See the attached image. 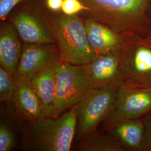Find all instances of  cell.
Wrapping results in <instances>:
<instances>
[{"label": "cell", "mask_w": 151, "mask_h": 151, "mask_svg": "<svg viewBox=\"0 0 151 151\" xmlns=\"http://www.w3.org/2000/svg\"><path fill=\"white\" fill-rule=\"evenodd\" d=\"M90 89L82 65L60 61L56 71L52 118L60 116L65 110L77 105Z\"/></svg>", "instance_id": "6"}, {"label": "cell", "mask_w": 151, "mask_h": 151, "mask_svg": "<svg viewBox=\"0 0 151 151\" xmlns=\"http://www.w3.org/2000/svg\"><path fill=\"white\" fill-rule=\"evenodd\" d=\"M63 0H47V6L53 11L60 10L62 8Z\"/></svg>", "instance_id": "22"}, {"label": "cell", "mask_w": 151, "mask_h": 151, "mask_svg": "<svg viewBox=\"0 0 151 151\" xmlns=\"http://www.w3.org/2000/svg\"><path fill=\"white\" fill-rule=\"evenodd\" d=\"M77 124V105L57 118L29 123L23 132L20 148L24 151H70Z\"/></svg>", "instance_id": "2"}, {"label": "cell", "mask_w": 151, "mask_h": 151, "mask_svg": "<svg viewBox=\"0 0 151 151\" xmlns=\"http://www.w3.org/2000/svg\"><path fill=\"white\" fill-rule=\"evenodd\" d=\"M151 113V88L120 85L109 117L143 118Z\"/></svg>", "instance_id": "7"}, {"label": "cell", "mask_w": 151, "mask_h": 151, "mask_svg": "<svg viewBox=\"0 0 151 151\" xmlns=\"http://www.w3.org/2000/svg\"><path fill=\"white\" fill-rule=\"evenodd\" d=\"M120 86L117 81L105 87L90 88L77 104V139L80 141L97 129L113 109L116 93Z\"/></svg>", "instance_id": "4"}, {"label": "cell", "mask_w": 151, "mask_h": 151, "mask_svg": "<svg viewBox=\"0 0 151 151\" xmlns=\"http://www.w3.org/2000/svg\"><path fill=\"white\" fill-rule=\"evenodd\" d=\"M143 38L147 43L151 45V29L146 35L143 37Z\"/></svg>", "instance_id": "23"}, {"label": "cell", "mask_w": 151, "mask_h": 151, "mask_svg": "<svg viewBox=\"0 0 151 151\" xmlns=\"http://www.w3.org/2000/svg\"><path fill=\"white\" fill-rule=\"evenodd\" d=\"M123 50L99 55L90 62L82 65L90 88H103L120 82Z\"/></svg>", "instance_id": "8"}, {"label": "cell", "mask_w": 151, "mask_h": 151, "mask_svg": "<svg viewBox=\"0 0 151 151\" xmlns=\"http://www.w3.org/2000/svg\"><path fill=\"white\" fill-rule=\"evenodd\" d=\"M22 0H0V18L4 19L13 8Z\"/></svg>", "instance_id": "21"}, {"label": "cell", "mask_w": 151, "mask_h": 151, "mask_svg": "<svg viewBox=\"0 0 151 151\" xmlns=\"http://www.w3.org/2000/svg\"><path fill=\"white\" fill-rule=\"evenodd\" d=\"M14 25L6 24L1 27L0 65L14 75L19 63L22 53L21 42Z\"/></svg>", "instance_id": "14"}, {"label": "cell", "mask_w": 151, "mask_h": 151, "mask_svg": "<svg viewBox=\"0 0 151 151\" xmlns=\"http://www.w3.org/2000/svg\"><path fill=\"white\" fill-rule=\"evenodd\" d=\"M145 133L142 151H151V113L144 117Z\"/></svg>", "instance_id": "20"}, {"label": "cell", "mask_w": 151, "mask_h": 151, "mask_svg": "<svg viewBox=\"0 0 151 151\" xmlns=\"http://www.w3.org/2000/svg\"><path fill=\"white\" fill-rule=\"evenodd\" d=\"M87 37L97 55L122 50L127 38L100 22L88 18L84 22Z\"/></svg>", "instance_id": "11"}, {"label": "cell", "mask_w": 151, "mask_h": 151, "mask_svg": "<svg viewBox=\"0 0 151 151\" xmlns=\"http://www.w3.org/2000/svg\"><path fill=\"white\" fill-rule=\"evenodd\" d=\"M80 151H124V147L115 137L104 128L94 130L80 141Z\"/></svg>", "instance_id": "16"}, {"label": "cell", "mask_w": 151, "mask_h": 151, "mask_svg": "<svg viewBox=\"0 0 151 151\" xmlns=\"http://www.w3.org/2000/svg\"><path fill=\"white\" fill-rule=\"evenodd\" d=\"M55 45L25 43L19 63L13 75L16 86L22 81H30L34 76L48 64L58 50Z\"/></svg>", "instance_id": "9"}, {"label": "cell", "mask_w": 151, "mask_h": 151, "mask_svg": "<svg viewBox=\"0 0 151 151\" xmlns=\"http://www.w3.org/2000/svg\"><path fill=\"white\" fill-rule=\"evenodd\" d=\"M120 85L151 88V45L143 37L127 38L123 50Z\"/></svg>", "instance_id": "5"}, {"label": "cell", "mask_w": 151, "mask_h": 151, "mask_svg": "<svg viewBox=\"0 0 151 151\" xmlns=\"http://www.w3.org/2000/svg\"><path fill=\"white\" fill-rule=\"evenodd\" d=\"M60 61L58 50L48 64L34 76L30 81L42 102L46 118L52 117L53 113L56 71Z\"/></svg>", "instance_id": "12"}, {"label": "cell", "mask_w": 151, "mask_h": 151, "mask_svg": "<svg viewBox=\"0 0 151 151\" xmlns=\"http://www.w3.org/2000/svg\"><path fill=\"white\" fill-rule=\"evenodd\" d=\"M89 18L126 38L144 37L151 29V0H79Z\"/></svg>", "instance_id": "1"}, {"label": "cell", "mask_w": 151, "mask_h": 151, "mask_svg": "<svg viewBox=\"0 0 151 151\" xmlns=\"http://www.w3.org/2000/svg\"><path fill=\"white\" fill-rule=\"evenodd\" d=\"M61 10L67 15H74L80 11L88 10L79 0H63Z\"/></svg>", "instance_id": "19"}, {"label": "cell", "mask_w": 151, "mask_h": 151, "mask_svg": "<svg viewBox=\"0 0 151 151\" xmlns=\"http://www.w3.org/2000/svg\"><path fill=\"white\" fill-rule=\"evenodd\" d=\"M47 27L57 47L60 62L83 65L98 56L88 41L84 22L78 16H59L50 20Z\"/></svg>", "instance_id": "3"}, {"label": "cell", "mask_w": 151, "mask_h": 151, "mask_svg": "<svg viewBox=\"0 0 151 151\" xmlns=\"http://www.w3.org/2000/svg\"><path fill=\"white\" fill-rule=\"evenodd\" d=\"M150 17H151V11H150Z\"/></svg>", "instance_id": "24"}, {"label": "cell", "mask_w": 151, "mask_h": 151, "mask_svg": "<svg viewBox=\"0 0 151 151\" xmlns=\"http://www.w3.org/2000/svg\"><path fill=\"white\" fill-rule=\"evenodd\" d=\"M103 123V128L115 137L125 151H142L145 133L143 118L109 117Z\"/></svg>", "instance_id": "10"}, {"label": "cell", "mask_w": 151, "mask_h": 151, "mask_svg": "<svg viewBox=\"0 0 151 151\" xmlns=\"http://www.w3.org/2000/svg\"><path fill=\"white\" fill-rule=\"evenodd\" d=\"M13 75L0 67V101L9 103L12 101L16 89Z\"/></svg>", "instance_id": "17"}, {"label": "cell", "mask_w": 151, "mask_h": 151, "mask_svg": "<svg viewBox=\"0 0 151 151\" xmlns=\"http://www.w3.org/2000/svg\"><path fill=\"white\" fill-rule=\"evenodd\" d=\"M13 25L19 36L25 43H55L48 27H44L37 18L29 14L22 12L17 15Z\"/></svg>", "instance_id": "15"}, {"label": "cell", "mask_w": 151, "mask_h": 151, "mask_svg": "<svg viewBox=\"0 0 151 151\" xmlns=\"http://www.w3.org/2000/svg\"><path fill=\"white\" fill-rule=\"evenodd\" d=\"M15 145L14 137L11 130L2 123L0 125V151H10Z\"/></svg>", "instance_id": "18"}, {"label": "cell", "mask_w": 151, "mask_h": 151, "mask_svg": "<svg viewBox=\"0 0 151 151\" xmlns=\"http://www.w3.org/2000/svg\"><path fill=\"white\" fill-rule=\"evenodd\" d=\"M12 101L17 113L29 123L46 118L42 102L30 81H22L16 85Z\"/></svg>", "instance_id": "13"}]
</instances>
